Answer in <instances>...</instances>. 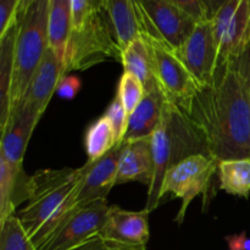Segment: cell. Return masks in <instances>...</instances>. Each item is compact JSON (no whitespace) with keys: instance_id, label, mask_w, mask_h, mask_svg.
<instances>
[{"instance_id":"cell-1","label":"cell","mask_w":250,"mask_h":250,"mask_svg":"<svg viewBox=\"0 0 250 250\" xmlns=\"http://www.w3.org/2000/svg\"><path fill=\"white\" fill-rule=\"evenodd\" d=\"M186 112L203 132L217 163L250 158V103L237 60L217 67Z\"/></svg>"},{"instance_id":"cell-2","label":"cell","mask_w":250,"mask_h":250,"mask_svg":"<svg viewBox=\"0 0 250 250\" xmlns=\"http://www.w3.org/2000/svg\"><path fill=\"white\" fill-rule=\"evenodd\" d=\"M83 175V166L60 170L46 168L32 175L31 198L17 217L38 249L77 205L76 197Z\"/></svg>"},{"instance_id":"cell-3","label":"cell","mask_w":250,"mask_h":250,"mask_svg":"<svg viewBox=\"0 0 250 250\" xmlns=\"http://www.w3.org/2000/svg\"><path fill=\"white\" fill-rule=\"evenodd\" d=\"M151 153L153 180L148 188L144 208L149 214L161 204V187L168 168L188 156L197 154L210 155L205 137L199 127L185 110L168 100L164 105L160 122L151 134Z\"/></svg>"},{"instance_id":"cell-4","label":"cell","mask_w":250,"mask_h":250,"mask_svg":"<svg viewBox=\"0 0 250 250\" xmlns=\"http://www.w3.org/2000/svg\"><path fill=\"white\" fill-rule=\"evenodd\" d=\"M49 4L50 0H36L23 14L16 15L19 32L10 90L11 112L23 100L32 77L49 49Z\"/></svg>"},{"instance_id":"cell-5","label":"cell","mask_w":250,"mask_h":250,"mask_svg":"<svg viewBox=\"0 0 250 250\" xmlns=\"http://www.w3.org/2000/svg\"><path fill=\"white\" fill-rule=\"evenodd\" d=\"M122 49L115 39L104 14L89 17L81 28L72 29L65 54V76L84 71L112 59L121 62Z\"/></svg>"},{"instance_id":"cell-6","label":"cell","mask_w":250,"mask_h":250,"mask_svg":"<svg viewBox=\"0 0 250 250\" xmlns=\"http://www.w3.org/2000/svg\"><path fill=\"white\" fill-rule=\"evenodd\" d=\"M217 163L211 155L197 154L188 156L178 164L170 167L164 177L160 192V200L163 202L167 195L180 198L182 200L181 209L175 221L182 225L186 219V212L190 203L199 195H208L210 185L217 172Z\"/></svg>"},{"instance_id":"cell-7","label":"cell","mask_w":250,"mask_h":250,"mask_svg":"<svg viewBox=\"0 0 250 250\" xmlns=\"http://www.w3.org/2000/svg\"><path fill=\"white\" fill-rule=\"evenodd\" d=\"M141 33L149 34L177 51L197 27V22L171 0H136Z\"/></svg>"},{"instance_id":"cell-8","label":"cell","mask_w":250,"mask_h":250,"mask_svg":"<svg viewBox=\"0 0 250 250\" xmlns=\"http://www.w3.org/2000/svg\"><path fill=\"white\" fill-rule=\"evenodd\" d=\"M141 37L149 46L163 93L168 102L187 111L193 98L200 89L199 84L175 50L149 34L141 33Z\"/></svg>"},{"instance_id":"cell-9","label":"cell","mask_w":250,"mask_h":250,"mask_svg":"<svg viewBox=\"0 0 250 250\" xmlns=\"http://www.w3.org/2000/svg\"><path fill=\"white\" fill-rule=\"evenodd\" d=\"M211 22L219 66L241 58L250 48V0H229Z\"/></svg>"},{"instance_id":"cell-10","label":"cell","mask_w":250,"mask_h":250,"mask_svg":"<svg viewBox=\"0 0 250 250\" xmlns=\"http://www.w3.org/2000/svg\"><path fill=\"white\" fill-rule=\"evenodd\" d=\"M107 199L76 205L38 250H71L100 233L106 221Z\"/></svg>"},{"instance_id":"cell-11","label":"cell","mask_w":250,"mask_h":250,"mask_svg":"<svg viewBox=\"0 0 250 250\" xmlns=\"http://www.w3.org/2000/svg\"><path fill=\"white\" fill-rule=\"evenodd\" d=\"M199 87L209 84L219 67V50L212 22L198 23L185 45L176 51Z\"/></svg>"},{"instance_id":"cell-12","label":"cell","mask_w":250,"mask_h":250,"mask_svg":"<svg viewBox=\"0 0 250 250\" xmlns=\"http://www.w3.org/2000/svg\"><path fill=\"white\" fill-rule=\"evenodd\" d=\"M124 148L125 141L116 144L109 153L98 160L87 161L83 165L84 175L76 197V204L107 199L110 190L116 186L117 171Z\"/></svg>"},{"instance_id":"cell-13","label":"cell","mask_w":250,"mask_h":250,"mask_svg":"<svg viewBox=\"0 0 250 250\" xmlns=\"http://www.w3.org/2000/svg\"><path fill=\"white\" fill-rule=\"evenodd\" d=\"M65 62L50 48L46 50L41 65L34 72L26 95L20 105L28 109L34 116L41 120L61 77L65 76Z\"/></svg>"},{"instance_id":"cell-14","label":"cell","mask_w":250,"mask_h":250,"mask_svg":"<svg viewBox=\"0 0 250 250\" xmlns=\"http://www.w3.org/2000/svg\"><path fill=\"white\" fill-rule=\"evenodd\" d=\"M148 217L149 212L144 209L142 211H128L117 205H111L99 234L125 246L146 248L150 237Z\"/></svg>"},{"instance_id":"cell-15","label":"cell","mask_w":250,"mask_h":250,"mask_svg":"<svg viewBox=\"0 0 250 250\" xmlns=\"http://www.w3.org/2000/svg\"><path fill=\"white\" fill-rule=\"evenodd\" d=\"M39 119L28 109L19 105L12 110L6 127L1 131L0 156L10 165L22 167L24 151Z\"/></svg>"},{"instance_id":"cell-16","label":"cell","mask_w":250,"mask_h":250,"mask_svg":"<svg viewBox=\"0 0 250 250\" xmlns=\"http://www.w3.org/2000/svg\"><path fill=\"white\" fill-rule=\"evenodd\" d=\"M153 170L151 136L125 141V148L117 171L116 186L136 181L149 188L153 180Z\"/></svg>"},{"instance_id":"cell-17","label":"cell","mask_w":250,"mask_h":250,"mask_svg":"<svg viewBox=\"0 0 250 250\" xmlns=\"http://www.w3.org/2000/svg\"><path fill=\"white\" fill-rule=\"evenodd\" d=\"M32 176L0 156V224L15 215L16 208L31 198Z\"/></svg>"},{"instance_id":"cell-18","label":"cell","mask_w":250,"mask_h":250,"mask_svg":"<svg viewBox=\"0 0 250 250\" xmlns=\"http://www.w3.org/2000/svg\"><path fill=\"white\" fill-rule=\"evenodd\" d=\"M103 14L122 50L141 36L136 0H103Z\"/></svg>"},{"instance_id":"cell-19","label":"cell","mask_w":250,"mask_h":250,"mask_svg":"<svg viewBox=\"0 0 250 250\" xmlns=\"http://www.w3.org/2000/svg\"><path fill=\"white\" fill-rule=\"evenodd\" d=\"M167 98L163 90H154L146 93L141 104L129 115L128 128H127L125 141L146 138L153 134L163 115L164 105Z\"/></svg>"},{"instance_id":"cell-20","label":"cell","mask_w":250,"mask_h":250,"mask_svg":"<svg viewBox=\"0 0 250 250\" xmlns=\"http://www.w3.org/2000/svg\"><path fill=\"white\" fill-rule=\"evenodd\" d=\"M19 22L17 19L2 36H0V131L6 127L11 114L10 90L14 76L15 45Z\"/></svg>"},{"instance_id":"cell-21","label":"cell","mask_w":250,"mask_h":250,"mask_svg":"<svg viewBox=\"0 0 250 250\" xmlns=\"http://www.w3.org/2000/svg\"><path fill=\"white\" fill-rule=\"evenodd\" d=\"M121 63L126 72H131L143 84L146 93L161 90L154 68V61L148 44L141 36L122 50Z\"/></svg>"},{"instance_id":"cell-22","label":"cell","mask_w":250,"mask_h":250,"mask_svg":"<svg viewBox=\"0 0 250 250\" xmlns=\"http://www.w3.org/2000/svg\"><path fill=\"white\" fill-rule=\"evenodd\" d=\"M48 32L49 48L65 62L66 48L72 33V0H50Z\"/></svg>"},{"instance_id":"cell-23","label":"cell","mask_w":250,"mask_h":250,"mask_svg":"<svg viewBox=\"0 0 250 250\" xmlns=\"http://www.w3.org/2000/svg\"><path fill=\"white\" fill-rule=\"evenodd\" d=\"M219 188L227 194L246 198L250 195V158L229 159L217 165Z\"/></svg>"},{"instance_id":"cell-24","label":"cell","mask_w":250,"mask_h":250,"mask_svg":"<svg viewBox=\"0 0 250 250\" xmlns=\"http://www.w3.org/2000/svg\"><path fill=\"white\" fill-rule=\"evenodd\" d=\"M117 144L115 131L106 115L98 119L85 132L84 148L88 161H95L109 153Z\"/></svg>"},{"instance_id":"cell-25","label":"cell","mask_w":250,"mask_h":250,"mask_svg":"<svg viewBox=\"0 0 250 250\" xmlns=\"http://www.w3.org/2000/svg\"><path fill=\"white\" fill-rule=\"evenodd\" d=\"M0 250H38L17 215H12L0 224Z\"/></svg>"},{"instance_id":"cell-26","label":"cell","mask_w":250,"mask_h":250,"mask_svg":"<svg viewBox=\"0 0 250 250\" xmlns=\"http://www.w3.org/2000/svg\"><path fill=\"white\" fill-rule=\"evenodd\" d=\"M117 95L121 99L127 114L131 115L146 97V89L141 81L133 73L125 71L120 78Z\"/></svg>"},{"instance_id":"cell-27","label":"cell","mask_w":250,"mask_h":250,"mask_svg":"<svg viewBox=\"0 0 250 250\" xmlns=\"http://www.w3.org/2000/svg\"><path fill=\"white\" fill-rule=\"evenodd\" d=\"M105 115H106L107 119L111 122L112 128L115 131V136H116L117 144L122 143L125 141L127 128H128L129 115L127 114L126 109H125L124 104H122L121 99H120L117 94L114 98V100L110 103Z\"/></svg>"},{"instance_id":"cell-28","label":"cell","mask_w":250,"mask_h":250,"mask_svg":"<svg viewBox=\"0 0 250 250\" xmlns=\"http://www.w3.org/2000/svg\"><path fill=\"white\" fill-rule=\"evenodd\" d=\"M103 12V0H72V29H78L89 17Z\"/></svg>"},{"instance_id":"cell-29","label":"cell","mask_w":250,"mask_h":250,"mask_svg":"<svg viewBox=\"0 0 250 250\" xmlns=\"http://www.w3.org/2000/svg\"><path fill=\"white\" fill-rule=\"evenodd\" d=\"M71 250H146V248L125 246V244L110 241V239L102 237L100 234H97V236L92 237L88 241H85L84 243L80 244V246Z\"/></svg>"},{"instance_id":"cell-30","label":"cell","mask_w":250,"mask_h":250,"mask_svg":"<svg viewBox=\"0 0 250 250\" xmlns=\"http://www.w3.org/2000/svg\"><path fill=\"white\" fill-rule=\"evenodd\" d=\"M171 1L177 5L183 11L187 12L197 23L211 21L209 19L207 7H205L203 0H171Z\"/></svg>"},{"instance_id":"cell-31","label":"cell","mask_w":250,"mask_h":250,"mask_svg":"<svg viewBox=\"0 0 250 250\" xmlns=\"http://www.w3.org/2000/svg\"><path fill=\"white\" fill-rule=\"evenodd\" d=\"M21 0H0V36L9 29L16 20Z\"/></svg>"},{"instance_id":"cell-32","label":"cell","mask_w":250,"mask_h":250,"mask_svg":"<svg viewBox=\"0 0 250 250\" xmlns=\"http://www.w3.org/2000/svg\"><path fill=\"white\" fill-rule=\"evenodd\" d=\"M81 87H82V82H81L80 78L76 77V76L66 75L59 81L55 94H58L61 99L71 100L77 95Z\"/></svg>"},{"instance_id":"cell-33","label":"cell","mask_w":250,"mask_h":250,"mask_svg":"<svg viewBox=\"0 0 250 250\" xmlns=\"http://www.w3.org/2000/svg\"><path fill=\"white\" fill-rule=\"evenodd\" d=\"M237 63H238L239 71L242 73V77H243L244 84H246L247 93H248V99L250 103V48L241 58L236 59Z\"/></svg>"},{"instance_id":"cell-34","label":"cell","mask_w":250,"mask_h":250,"mask_svg":"<svg viewBox=\"0 0 250 250\" xmlns=\"http://www.w3.org/2000/svg\"><path fill=\"white\" fill-rule=\"evenodd\" d=\"M225 239L229 243V250H250V238L247 237L246 232L226 236Z\"/></svg>"},{"instance_id":"cell-35","label":"cell","mask_w":250,"mask_h":250,"mask_svg":"<svg viewBox=\"0 0 250 250\" xmlns=\"http://www.w3.org/2000/svg\"><path fill=\"white\" fill-rule=\"evenodd\" d=\"M227 1H229V0H203L205 7H207L209 19H214V16L217 14V11H219Z\"/></svg>"},{"instance_id":"cell-36","label":"cell","mask_w":250,"mask_h":250,"mask_svg":"<svg viewBox=\"0 0 250 250\" xmlns=\"http://www.w3.org/2000/svg\"><path fill=\"white\" fill-rule=\"evenodd\" d=\"M34 1H36V0H21V2H20V6H19V10H17V14L16 15L23 14V12L27 10V7H28L31 4H33Z\"/></svg>"}]
</instances>
